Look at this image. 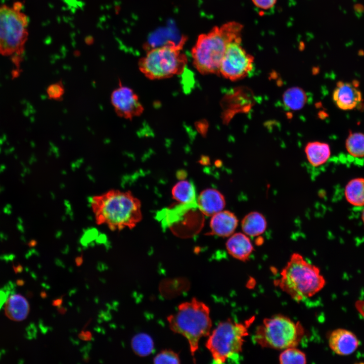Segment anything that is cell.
<instances>
[{
    "label": "cell",
    "instance_id": "1",
    "mask_svg": "<svg viewBox=\"0 0 364 364\" xmlns=\"http://www.w3.org/2000/svg\"><path fill=\"white\" fill-rule=\"evenodd\" d=\"M90 204L96 223L112 231L132 229L142 219L141 201L130 191L110 190L93 196Z\"/></svg>",
    "mask_w": 364,
    "mask_h": 364
},
{
    "label": "cell",
    "instance_id": "2",
    "mask_svg": "<svg viewBox=\"0 0 364 364\" xmlns=\"http://www.w3.org/2000/svg\"><path fill=\"white\" fill-rule=\"evenodd\" d=\"M243 25L231 21L199 35L192 49L193 64L203 74L219 73L220 63L229 43L241 38Z\"/></svg>",
    "mask_w": 364,
    "mask_h": 364
},
{
    "label": "cell",
    "instance_id": "3",
    "mask_svg": "<svg viewBox=\"0 0 364 364\" xmlns=\"http://www.w3.org/2000/svg\"><path fill=\"white\" fill-rule=\"evenodd\" d=\"M275 284L296 302L310 298L325 287L326 282L320 269L298 253H293Z\"/></svg>",
    "mask_w": 364,
    "mask_h": 364
},
{
    "label": "cell",
    "instance_id": "4",
    "mask_svg": "<svg viewBox=\"0 0 364 364\" xmlns=\"http://www.w3.org/2000/svg\"><path fill=\"white\" fill-rule=\"evenodd\" d=\"M167 320L173 332L187 339L191 355L194 357L200 339L208 336L212 327L209 307L193 298L190 301L180 303L177 311L169 315Z\"/></svg>",
    "mask_w": 364,
    "mask_h": 364
},
{
    "label": "cell",
    "instance_id": "5",
    "mask_svg": "<svg viewBox=\"0 0 364 364\" xmlns=\"http://www.w3.org/2000/svg\"><path fill=\"white\" fill-rule=\"evenodd\" d=\"M23 4L0 5V55L10 57L18 65L28 38L29 20L22 11Z\"/></svg>",
    "mask_w": 364,
    "mask_h": 364
},
{
    "label": "cell",
    "instance_id": "6",
    "mask_svg": "<svg viewBox=\"0 0 364 364\" xmlns=\"http://www.w3.org/2000/svg\"><path fill=\"white\" fill-rule=\"evenodd\" d=\"M186 41L183 37L178 43L168 41L149 50L139 61L140 71L151 79H160L179 74L185 69L187 56L181 52Z\"/></svg>",
    "mask_w": 364,
    "mask_h": 364
},
{
    "label": "cell",
    "instance_id": "7",
    "mask_svg": "<svg viewBox=\"0 0 364 364\" xmlns=\"http://www.w3.org/2000/svg\"><path fill=\"white\" fill-rule=\"evenodd\" d=\"M304 335L305 329L299 321L279 314L263 320L255 330L253 340L262 348L284 350L297 347Z\"/></svg>",
    "mask_w": 364,
    "mask_h": 364
},
{
    "label": "cell",
    "instance_id": "8",
    "mask_svg": "<svg viewBox=\"0 0 364 364\" xmlns=\"http://www.w3.org/2000/svg\"><path fill=\"white\" fill-rule=\"evenodd\" d=\"M250 317L243 323L231 319L220 322L212 331L206 343L214 363H223L234 355L241 353L249 329L255 320Z\"/></svg>",
    "mask_w": 364,
    "mask_h": 364
},
{
    "label": "cell",
    "instance_id": "9",
    "mask_svg": "<svg viewBox=\"0 0 364 364\" xmlns=\"http://www.w3.org/2000/svg\"><path fill=\"white\" fill-rule=\"evenodd\" d=\"M254 57L241 45V38L228 44L222 59L219 73L229 80L244 78L252 70Z\"/></svg>",
    "mask_w": 364,
    "mask_h": 364
},
{
    "label": "cell",
    "instance_id": "10",
    "mask_svg": "<svg viewBox=\"0 0 364 364\" xmlns=\"http://www.w3.org/2000/svg\"><path fill=\"white\" fill-rule=\"evenodd\" d=\"M110 99L115 112L121 117L131 119L140 115L144 110L136 94L121 83L113 91Z\"/></svg>",
    "mask_w": 364,
    "mask_h": 364
},
{
    "label": "cell",
    "instance_id": "11",
    "mask_svg": "<svg viewBox=\"0 0 364 364\" xmlns=\"http://www.w3.org/2000/svg\"><path fill=\"white\" fill-rule=\"evenodd\" d=\"M354 83L339 81L336 83L332 99L336 106L344 111L351 110L360 105L362 95Z\"/></svg>",
    "mask_w": 364,
    "mask_h": 364
},
{
    "label": "cell",
    "instance_id": "12",
    "mask_svg": "<svg viewBox=\"0 0 364 364\" xmlns=\"http://www.w3.org/2000/svg\"><path fill=\"white\" fill-rule=\"evenodd\" d=\"M328 344L334 353L346 356L353 353L357 349L359 342L352 332L345 329L338 328L329 335Z\"/></svg>",
    "mask_w": 364,
    "mask_h": 364
},
{
    "label": "cell",
    "instance_id": "13",
    "mask_svg": "<svg viewBox=\"0 0 364 364\" xmlns=\"http://www.w3.org/2000/svg\"><path fill=\"white\" fill-rule=\"evenodd\" d=\"M238 224L236 215L228 210H221L211 217L210 226V235L227 237L233 235Z\"/></svg>",
    "mask_w": 364,
    "mask_h": 364
},
{
    "label": "cell",
    "instance_id": "14",
    "mask_svg": "<svg viewBox=\"0 0 364 364\" xmlns=\"http://www.w3.org/2000/svg\"><path fill=\"white\" fill-rule=\"evenodd\" d=\"M197 204L203 214L212 216L224 209L225 200L219 191L209 188L201 192L198 197Z\"/></svg>",
    "mask_w": 364,
    "mask_h": 364
},
{
    "label": "cell",
    "instance_id": "15",
    "mask_svg": "<svg viewBox=\"0 0 364 364\" xmlns=\"http://www.w3.org/2000/svg\"><path fill=\"white\" fill-rule=\"evenodd\" d=\"M229 254L235 259L245 262L254 250L249 236L242 233L232 235L226 242Z\"/></svg>",
    "mask_w": 364,
    "mask_h": 364
},
{
    "label": "cell",
    "instance_id": "16",
    "mask_svg": "<svg viewBox=\"0 0 364 364\" xmlns=\"http://www.w3.org/2000/svg\"><path fill=\"white\" fill-rule=\"evenodd\" d=\"M29 309L28 302L20 294L11 295L4 307L6 315L9 319L17 322L25 320L29 313Z\"/></svg>",
    "mask_w": 364,
    "mask_h": 364
},
{
    "label": "cell",
    "instance_id": "17",
    "mask_svg": "<svg viewBox=\"0 0 364 364\" xmlns=\"http://www.w3.org/2000/svg\"><path fill=\"white\" fill-rule=\"evenodd\" d=\"M304 151L308 162L314 167L324 164L331 154L330 146L327 143L320 142L308 143Z\"/></svg>",
    "mask_w": 364,
    "mask_h": 364
},
{
    "label": "cell",
    "instance_id": "18",
    "mask_svg": "<svg viewBox=\"0 0 364 364\" xmlns=\"http://www.w3.org/2000/svg\"><path fill=\"white\" fill-rule=\"evenodd\" d=\"M241 225L243 233L248 236L256 237L265 231L267 221L262 213L251 211L243 217Z\"/></svg>",
    "mask_w": 364,
    "mask_h": 364
},
{
    "label": "cell",
    "instance_id": "19",
    "mask_svg": "<svg viewBox=\"0 0 364 364\" xmlns=\"http://www.w3.org/2000/svg\"><path fill=\"white\" fill-rule=\"evenodd\" d=\"M171 193L173 198L178 202L197 206L196 190L192 182L187 180L177 182L173 187Z\"/></svg>",
    "mask_w": 364,
    "mask_h": 364
},
{
    "label": "cell",
    "instance_id": "20",
    "mask_svg": "<svg viewBox=\"0 0 364 364\" xmlns=\"http://www.w3.org/2000/svg\"><path fill=\"white\" fill-rule=\"evenodd\" d=\"M344 195L347 201L355 207L364 206V178L351 179L346 184Z\"/></svg>",
    "mask_w": 364,
    "mask_h": 364
},
{
    "label": "cell",
    "instance_id": "21",
    "mask_svg": "<svg viewBox=\"0 0 364 364\" xmlns=\"http://www.w3.org/2000/svg\"><path fill=\"white\" fill-rule=\"evenodd\" d=\"M285 105L292 110L302 109L307 101V96L304 90L298 87H293L287 89L283 94Z\"/></svg>",
    "mask_w": 364,
    "mask_h": 364
},
{
    "label": "cell",
    "instance_id": "22",
    "mask_svg": "<svg viewBox=\"0 0 364 364\" xmlns=\"http://www.w3.org/2000/svg\"><path fill=\"white\" fill-rule=\"evenodd\" d=\"M131 345L133 352L140 356L150 355L154 348L152 338L150 335L144 333L135 335L131 340Z\"/></svg>",
    "mask_w": 364,
    "mask_h": 364
},
{
    "label": "cell",
    "instance_id": "23",
    "mask_svg": "<svg viewBox=\"0 0 364 364\" xmlns=\"http://www.w3.org/2000/svg\"><path fill=\"white\" fill-rule=\"evenodd\" d=\"M345 147L352 156L357 158L364 157V133L350 132L345 142Z\"/></svg>",
    "mask_w": 364,
    "mask_h": 364
},
{
    "label": "cell",
    "instance_id": "24",
    "mask_svg": "<svg viewBox=\"0 0 364 364\" xmlns=\"http://www.w3.org/2000/svg\"><path fill=\"white\" fill-rule=\"evenodd\" d=\"M281 364H305L306 354L297 347H289L283 350L279 357Z\"/></svg>",
    "mask_w": 364,
    "mask_h": 364
},
{
    "label": "cell",
    "instance_id": "25",
    "mask_svg": "<svg viewBox=\"0 0 364 364\" xmlns=\"http://www.w3.org/2000/svg\"><path fill=\"white\" fill-rule=\"evenodd\" d=\"M154 363H172L180 362L178 354L170 349H165L157 354L153 359Z\"/></svg>",
    "mask_w": 364,
    "mask_h": 364
},
{
    "label": "cell",
    "instance_id": "26",
    "mask_svg": "<svg viewBox=\"0 0 364 364\" xmlns=\"http://www.w3.org/2000/svg\"><path fill=\"white\" fill-rule=\"evenodd\" d=\"M65 93L64 86L61 82H57L50 85L47 89L48 97L53 100H60Z\"/></svg>",
    "mask_w": 364,
    "mask_h": 364
},
{
    "label": "cell",
    "instance_id": "27",
    "mask_svg": "<svg viewBox=\"0 0 364 364\" xmlns=\"http://www.w3.org/2000/svg\"><path fill=\"white\" fill-rule=\"evenodd\" d=\"M252 1L256 7L263 10H268L275 6L277 0H252Z\"/></svg>",
    "mask_w": 364,
    "mask_h": 364
},
{
    "label": "cell",
    "instance_id": "28",
    "mask_svg": "<svg viewBox=\"0 0 364 364\" xmlns=\"http://www.w3.org/2000/svg\"><path fill=\"white\" fill-rule=\"evenodd\" d=\"M79 337L83 340H90L92 338L91 333L88 331H82L79 334Z\"/></svg>",
    "mask_w": 364,
    "mask_h": 364
},
{
    "label": "cell",
    "instance_id": "29",
    "mask_svg": "<svg viewBox=\"0 0 364 364\" xmlns=\"http://www.w3.org/2000/svg\"><path fill=\"white\" fill-rule=\"evenodd\" d=\"M354 9L357 13H362L364 11V7L361 4H356L354 7Z\"/></svg>",
    "mask_w": 364,
    "mask_h": 364
},
{
    "label": "cell",
    "instance_id": "30",
    "mask_svg": "<svg viewBox=\"0 0 364 364\" xmlns=\"http://www.w3.org/2000/svg\"><path fill=\"white\" fill-rule=\"evenodd\" d=\"M63 302V298L62 297H60L59 298L56 299V300H54L53 301L52 304L54 306L57 307H60Z\"/></svg>",
    "mask_w": 364,
    "mask_h": 364
},
{
    "label": "cell",
    "instance_id": "31",
    "mask_svg": "<svg viewBox=\"0 0 364 364\" xmlns=\"http://www.w3.org/2000/svg\"><path fill=\"white\" fill-rule=\"evenodd\" d=\"M76 263L77 266H80L82 263V258L81 257H77L76 259Z\"/></svg>",
    "mask_w": 364,
    "mask_h": 364
},
{
    "label": "cell",
    "instance_id": "32",
    "mask_svg": "<svg viewBox=\"0 0 364 364\" xmlns=\"http://www.w3.org/2000/svg\"><path fill=\"white\" fill-rule=\"evenodd\" d=\"M58 311L61 314H64L66 311V309L64 308L59 307V308L58 309Z\"/></svg>",
    "mask_w": 364,
    "mask_h": 364
},
{
    "label": "cell",
    "instance_id": "33",
    "mask_svg": "<svg viewBox=\"0 0 364 364\" xmlns=\"http://www.w3.org/2000/svg\"><path fill=\"white\" fill-rule=\"evenodd\" d=\"M361 220H362L363 224L364 225V209H363L362 213H361Z\"/></svg>",
    "mask_w": 364,
    "mask_h": 364
}]
</instances>
